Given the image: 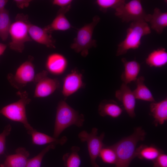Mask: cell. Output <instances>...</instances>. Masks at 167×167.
Instances as JSON below:
<instances>
[{
    "label": "cell",
    "instance_id": "obj_3",
    "mask_svg": "<svg viewBox=\"0 0 167 167\" xmlns=\"http://www.w3.org/2000/svg\"><path fill=\"white\" fill-rule=\"evenodd\" d=\"M126 32L125 38L118 45L116 56L124 54L130 49L139 48L142 37L151 32L148 23L144 21L131 22Z\"/></svg>",
    "mask_w": 167,
    "mask_h": 167
},
{
    "label": "cell",
    "instance_id": "obj_10",
    "mask_svg": "<svg viewBox=\"0 0 167 167\" xmlns=\"http://www.w3.org/2000/svg\"><path fill=\"white\" fill-rule=\"evenodd\" d=\"M47 71H43L36 75L34 81L36 84L34 97H44L53 93L60 86L59 81L56 79L48 77Z\"/></svg>",
    "mask_w": 167,
    "mask_h": 167
},
{
    "label": "cell",
    "instance_id": "obj_6",
    "mask_svg": "<svg viewBox=\"0 0 167 167\" xmlns=\"http://www.w3.org/2000/svg\"><path fill=\"white\" fill-rule=\"evenodd\" d=\"M100 19L99 16L95 15L90 23L85 24L78 30L73 42L71 45V49L85 57L90 48L96 47V41L93 39L92 35L94 28Z\"/></svg>",
    "mask_w": 167,
    "mask_h": 167
},
{
    "label": "cell",
    "instance_id": "obj_15",
    "mask_svg": "<svg viewBox=\"0 0 167 167\" xmlns=\"http://www.w3.org/2000/svg\"><path fill=\"white\" fill-rule=\"evenodd\" d=\"M121 61L124 67L121 76L123 83L128 84L136 81L140 70V64L136 60L128 61L124 58H122Z\"/></svg>",
    "mask_w": 167,
    "mask_h": 167
},
{
    "label": "cell",
    "instance_id": "obj_18",
    "mask_svg": "<svg viewBox=\"0 0 167 167\" xmlns=\"http://www.w3.org/2000/svg\"><path fill=\"white\" fill-rule=\"evenodd\" d=\"M150 113L154 118L156 126L162 125L167 120V98L159 102H152L150 105Z\"/></svg>",
    "mask_w": 167,
    "mask_h": 167
},
{
    "label": "cell",
    "instance_id": "obj_27",
    "mask_svg": "<svg viewBox=\"0 0 167 167\" xmlns=\"http://www.w3.org/2000/svg\"><path fill=\"white\" fill-rule=\"evenodd\" d=\"M99 156L103 161L107 164H115L117 161L115 152L111 146L105 145L101 149Z\"/></svg>",
    "mask_w": 167,
    "mask_h": 167
},
{
    "label": "cell",
    "instance_id": "obj_21",
    "mask_svg": "<svg viewBox=\"0 0 167 167\" xmlns=\"http://www.w3.org/2000/svg\"><path fill=\"white\" fill-rule=\"evenodd\" d=\"M29 135H32L33 144L42 145L47 144L63 145L66 143L67 138L63 136L60 139L55 138L44 133L37 131L34 129Z\"/></svg>",
    "mask_w": 167,
    "mask_h": 167
},
{
    "label": "cell",
    "instance_id": "obj_8",
    "mask_svg": "<svg viewBox=\"0 0 167 167\" xmlns=\"http://www.w3.org/2000/svg\"><path fill=\"white\" fill-rule=\"evenodd\" d=\"M115 16L123 22L145 21L147 14L139 0H132L125 2L115 9Z\"/></svg>",
    "mask_w": 167,
    "mask_h": 167
},
{
    "label": "cell",
    "instance_id": "obj_30",
    "mask_svg": "<svg viewBox=\"0 0 167 167\" xmlns=\"http://www.w3.org/2000/svg\"><path fill=\"white\" fill-rule=\"evenodd\" d=\"M11 129V126L8 124L5 126L3 132L0 134V155L4 152L6 138L10 134Z\"/></svg>",
    "mask_w": 167,
    "mask_h": 167
},
{
    "label": "cell",
    "instance_id": "obj_4",
    "mask_svg": "<svg viewBox=\"0 0 167 167\" xmlns=\"http://www.w3.org/2000/svg\"><path fill=\"white\" fill-rule=\"evenodd\" d=\"M30 22L28 16L23 13L17 15L14 22L11 24L9 31L11 41L9 44L11 49L22 53L25 48V44L32 41L28 33Z\"/></svg>",
    "mask_w": 167,
    "mask_h": 167
},
{
    "label": "cell",
    "instance_id": "obj_33",
    "mask_svg": "<svg viewBox=\"0 0 167 167\" xmlns=\"http://www.w3.org/2000/svg\"><path fill=\"white\" fill-rule=\"evenodd\" d=\"M14 1L15 2L17 6L20 9H23L28 7L30 4L31 0H15Z\"/></svg>",
    "mask_w": 167,
    "mask_h": 167
},
{
    "label": "cell",
    "instance_id": "obj_19",
    "mask_svg": "<svg viewBox=\"0 0 167 167\" xmlns=\"http://www.w3.org/2000/svg\"><path fill=\"white\" fill-rule=\"evenodd\" d=\"M123 111L122 108L113 100H105L99 105L98 112L102 117L109 116L113 118L119 117Z\"/></svg>",
    "mask_w": 167,
    "mask_h": 167
},
{
    "label": "cell",
    "instance_id": "obj_12",
    "mask_svg": "<svg viewBox=\"0 0 167 167\" xmlns=\"http://www.w3.org/2000/svg\"><path fill=\"white\" fill-rule=\"evenodd\" d=\"M28 33L32 40L50 48H55V41L51 34L44 28H41L30 23Z\"/></svg>",
    "mask_w": 167,
    "mask_h": 167
},
{
    "label": "cell",
    "instance_id": "obj_25",
    "mask_svg": "<svg viewBox=\"0 0 167 167\" xmlns=\"http://www.w3.org/2000/svg\"><path fill=\"white\" fill-rule=\"evenodd\" d=\"M80 149L78 146H73L71 148V152L65 154L62 159L66 167H79L81 160L78 154Z\"/></svg>",
    "mask_w": 167,
    "mask_h": 167
},
{
    "label": "cell",
    "instance_id": "obj_31",
    "mask_svg": "<svg viewBox=\"0 0 167 167\" xmlns=\"http://www.w3.org/2000/svg\"><path fill=\"white\" fill-rule=\"evenodd\" d=\"M152 162L153 167H167V155L162 153Z\"/></svg>",
    "mask_w": 167,
    "mask_h": 167
},
{
    "label": "cell",
    "instance_id": "obj_5",
    "mask_svg": "<svg viewBox=\"0 0 167 167\" xmlns=\"http://www.w3.org/2000/svg\"><path fill=\"white\" fill-rule=\"evenodd\" d=\"M20 99L17 101L0 109V115H2L13 121L22 123L29 134L34 129L28 123L26 112V107L31 101L26 91L18 92Z\"/></svg>",
    "mask_w": 167,
    "mask_h": 167
},
{
    "label": "cell",
    "instance_id": "obj_29",
    "mask_svg": "<svg viewBox=\"0 0 167 167\" xmlns=\"http://www.w3.org/2000/svg\"><path fill=\"white\" fill-rule=\"evenodd\" d=\"M125 2L124 0H97L96 1L100 10L103 12H106L109 8L115 10Z\"/></svg>",
    "mask_w": 167,
    "mask_h": 167
},
{
    "label": "cell",
    "instance_id": "obj_7",
    "mask_svg": "<svg viewBox=\"0 0 167 167\" xmlns=\"http://www.w3.org/2000/svg\"><path fill=\"white\" fill-rule=\"evenodd\" d=\"M98 130L97 128L94 127L89 133L83 130L79 132L78 135V138L81 142H86L87 143L89 155L92 167H99L96 162V160L99 156L101 149L105 145L103 142L105 133L103 132L99 136H98Z\"/></svg>",
    "mask_w": 167,
    "mask_h": 167
},
{
    "label": "cell",
    "instance_id": "obj_28",
    "mask_svg": "<svg viewBox=\"0 0 167 167\" xmlns=\"http://www.w3.org/2000/svg\"><path fill=\"white\" fill-rule=\"evenodd\" d=\"M55 146L54 144H50L37 156L31 159H28L25 167H40L44 155L50 150L54 149Z\"/></svg>",
    "mask_w": 167,
    "mask_h": 167
},
{
    "label": "cell",
    "instance_id": "obj_32",
    "mask_svg": "<svg viewBox=\"0 0 167 167\" xmlns=\"http://www.w3.org/2000/svg\"><path fill=\"white\" fill-rule=\"evenodd\" d=\"M72 2L71 0H54L52 4L59 6L60 8H64L71 5Z\"/></svg>",
    "mask_w": 167,
    "mask_h": 167
},
{
    "label": "cell",
    "instance_id": "obj_2",
    "mask_svg": "<svg viewBox=\"0 0 167 167\" xmlns=\"http://www.w3.org/2000/svg\"><path fill=\"white\" fill-rule=\"evenodd\" d=\"M84 121V115L71 107L64 101L58 104L53 137L58 138L66 129L73 125L81 127Z\"/></svg>",
    "mask_w": 167,
    "mask_h": 167
},
{
    "label": "cell",
    "instance_id": "obj_20",
    "mask_svg": "<svg viewBox=\"0 0 167 167\" xmlns=\"http://www.w3.org/2000/svg\"><path fill=\"white\" fill-rule=\"evenodd\" d=\"M66 61L62 55L54 53L49 55L46 62V67L50 73L58 75L62 73L66 68Z\"/></svg>",
    "mask_w": 167,
    "mask_h": 167
},
{
    "label": "cell",
    "instance_id": "obj_35",
    "mask_svg": "<svg viewBox=\"0 0 167 167\" xmlns=\"http://www.w3.org/2000/svg\"><path fill=\"white\" fill-rule=\"evenodd\" d=\"M7 47V45L5 44L0 42V56L3 54Z\"/></svg>",
    "mask_w": 167,
    "mask_h": 167
},
{
    "label": "cell",
    "instance_id": "obj_16",
    "mask_svg": "<svg viewBox=\"0 0 167 167\" xmlns=\"http://www.w3.org/2000/svg\"><path fill=\"white\" fill-rule=\"evenodd\" d=\"M29 153L25 148H19L15 153L8 156L0 167H25Z\"/></svg>",
    "mask_w": 167,
    "mask_h": 167
},
{
    "label": "cell",
    "instance_id": "obj_14",
    "mask_svg": "<svg viewBox=\"0 0 167 167\" xmlns=\"http://www.w3.org/2000/svg\"><path fill=\"white\" fill-rule=\"evenodd\" d=\"M145 21L149 22L151 28L160 34L167 27V12H162L159 8L156 7L152 14H147Z\"/></svg>",
    "mask_w": 167,
    "mask_h": 167
},
{
    "label": "cell",
    "instance_id": "obj_26",
    "mask_svg": "<svg viewBox=\"0 0 167 167\" xmlns=\"http://www.w3.org/2000/svg\"><path fill=\"white\" fill-rule=\"evenodd\" d=\"M11 24L9 11L5 9L0 11V38L3 41L8 38Z\"/></svg>",
    "mask_w": 167,
    "mask_h": 167
},
{
    "label": "cell",
    "instance_id": "obj_11",
    "mask_svg": "<svg viewBox=\"0 0 167 167\" xmlns=\"http://www.w3.org/2000/svg\"><path fill=\"white\" fill-rule=\"evenodd\" d=\"M115 96L122 103L129 116L131 118H134L135 116L136 99L127 84L123 83L120 88L116 91Z\"/></svg>",
    "mask_w": 167,
    "mask_h": 167
},
{
    "label": "cell",
    "instance_id": "obj_1",
    "mask_svg": "<svg viewBox=\"0 0 167 167\" xmlns=\"http://www.w3.org/2000/svg\"><path fill=\"white\" fill-rule=\"evenodd\" d=\"M146 133L141 126L134 129L133 133L111 146L117 156L115 167H129L131 161L136 157L138 143L145 139Z\"/></svg>",
    "mask_w": 167,
    "mask_h": 167
},
{
    "label": "cell",
    "instance_id": "obj_22",
    "mask_svg": "<svg viewBox=\"0 0 167 167\" xmlns=\"http://www.w3.org/2000/svg\"><path fill=\"white\" fill-rule=\"evenodd\" d=\"M146 63L151 67H161L167 63V52L161 48L153 50L146 59Z\"/></svg>",
    "mask_w": 167,
    "mask_h": 167
},
{
    "label": "cell",
    "instance_id": "obj_34",
    "mask_svg": "<svg viewBox=\"0 0 167 167\" xmlns=\"http://www.w3.org/2000/svg\"><path fill=\"white\" fill-rule=\"evenodd\" d=\"M8 1L7 0H0V11L5 9V6Z\"/></svg>",
    "mask_w": 167,
    "mask_h": 167
},
{
    "label": "cell",
    "instance_id": "obj_17",
    "mask_svg": "<svg viewBox=\"0 0 167 167\" xmlns=\"http://www.w3.org/2000/svg\"><path fill=\"white\" fill-rule=\"evenodd\" d=\"M81 74L75 71L67 75L63 83L62 93L68 96L77 91L83 85Z\"/></svg>",
    "mask_w": 167,
    "mask_h": 167
},
{
    "label": "cell",
    "instance_id": "obj_9",
    "mask_svg": "<svg viewBox=\"0 0 167 167\" xmlns=\"http://www.w3.org/2000/svg\"><path fill=\"white\" fill-rule=\"evenodd\" d=\"M32 58L22 63L17 68L15 75L9 74L7 79L11 85L17 89L22 88L30 82H34L35 75Z\"/></svg>",
    "mask_w": 167,
    "mask_h": 167
},
{
    "label": "cell",
    "instance_id": "obj_24",
    "mask_svg": "<svg viewBox=\"0 0 167 167\" xmlns=\"http://www.w3.org/2000/svg\"><path fill=\"white\" fill-rule=\"evenodd\" d=\"M163 152V150L153 145H141L136 148L135 156L141 159L153 161Z\"/></svg>",
    "mask_w": 167,
    "mask_h": 167
},
{
    "label": "cell",
    "instance_id": "obj_13",
    "mask_svg": "<svg viewBox=\"0 0 167 167\" xmlns=\"http://www.w3.org/2000/svg\"><path fill=\"white\" fill-rule=\"evenodd\" d=\"M71 5L60 8L58 11L56 16L52 23L44 28L47 31L51 34L55 31H66L69 29L71 25L65 16V14L70 9Z\"/></svg>",
    "mask_w": 167,
    "mask_h": 167
},
{
    "label": "cell",
    "instance_id": "obj_23",
    "mask_svg": "<svg viewBox=\"0 0 167 167\" xmlns=\"http://www.w3.org/2000/svg\"><path fill=\"white\" fill-rule=\"evenodd\" d=\"M145 80L143 76L137 78L136 87L132 91L135 99L151 102L156 101L151 92L145 85Z\"/></svg>",
    "mask_w": 167,
    "mask_h": 167
}]
</instances>
